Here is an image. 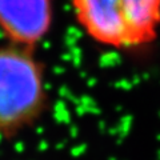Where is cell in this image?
I'll return each instance as SVG.
<instances>
[{
    "label": "cell",
    "instance_id": "obj_3",
    "mask_svg": "<svg viewBox=\"0 0 160 160\" xmlns=\"http://www.w3.org/2000/svg\"><path fill=\"white\" fill-rule=\"evenodd\" d=\"M53 19V0H0L4 43L36 51L51 33Z\"/></svg>",
    "mask_w": 160,
    "mask_h": 160
},
{
    "label": "cell",
    "instance_id": "obj_2",
    "mask_svg": "<svg viewBox=\"0 0 160 160\" xmlns=\"http://www.w3.org/2000/svg\"><path fill=\"white\" fill-rule=\"evenodd\" d=\"M84 35L100 47L135 51L151 46L160 33V0H71Z\"/></svg>",
    "mask_w": 160,
    "mask_h": 160
},
{
    "label": "cell",
    "instance_id": "obj_1",
    "mask_svg": "<svg viewBox=\"0 0 160 160\" xmlns=\"http://www.w3.org/2000/svg\"><path fill=\"white\" fill-rule=\"evenodd\" d=\"M48 108L46 66L36 51L0 44V138H18L36 126Z\"/></svg>",
    "mask_w": 160,
    "mask_h": 160
}]
</instances>
